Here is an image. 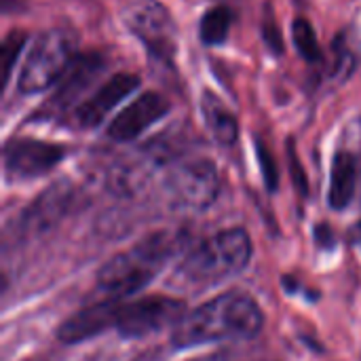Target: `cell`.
Instances as JSON below:
<instances>
[{
  "label": "cell",
  "instance_id": "1",
  "mask_svg": "<svg viewBox=\"0 0 361 361\" xmlns=\"http://www.w3.org/2000/svg\"><path fill=\"white\" fill-rule=\"evenodd\" d=\"M264 324V315L256 300L245 294L228 292L201 305L173 328V345L178 349L199 347L216 341L254 338Z\"/></svg>",
  "mask_w": 361,
  "mask_h": 361
},
{
  "label": "cell",
  "instance_id": "2",
  "mask_svg": "<svg viewBox=\"0 0 361 361\" xmlns=\"http://www.w3.org/2000/svg\"><path fill=\"white\" fill-rule=\"evenodd\" d=\"M176 247L178 243L171 235H152L106 262L97 275V283L112 296H129L140 292L159 275V271L173 256Z\"/></svg>",
  "mask_w": 361,
  "mask_h": 361
},
{
  "label": "cell",
  "instance_id": "3",
  "mask_svg": "<svg viewBox=\"0 0 361 361\" xmlns=\"http://www.w3.org/2000/svg\"><path fill=\"white\" fill-rule=\"evenodd\" d=\"M252 258V241L243 228H226L199 243L180 264L178 277L186 283L212 286L241 273Z\"/></svg>",
  "mask_w": 361,
  "mask_h": 361
},
{
  "label": "cell",
  "instance_id": "4",
  "mask_svg": "<svg viewBox=\"0 0 361 361\" xmlns=\"http://www.w3.org/2000/svg\"><path fill=\"white\" fill-rule=\"evenodd\" d=\"M76 40L70 32L49 30L34 40L19 74L23 93H40L59 82L74 63Z\"/></svg>",
  "mask_w": 361,
  "mask_h": 361
},
{
  "label": "cell",
  "instance_id": "5",
  "mask_svg": "<svg viewBox=\"0 0 361 361\" xmlns=\"http://www.w3.org/2000/svg\"><path fill=\"white\" fill-rule=\"evenodd\" d=\"M186 315V305L169 296L140 298L118 305L116 330L125 338H146L167 328H176Z\"/></svg>",
  "mask_w": 361,
  "mask_h": 361
},
{
  "label": "cell",
  "instance_id": "6",
  "mask_svg": "<svg viewBox=\"0 0 361 361\" xmlns=\"http://www.w3.org/2000/svg\"><path fill=\"white\" fill-rule=\"evenodd\" d=\"M123 19L154 57L169 59L176 53V25L161 2L133 0L125 6Z\"/></svg>",
  "mask_w": 361,
  "mask_h": 361
},
{
  "label": "cell",
  "instance_id": "7",
  "mask_svg": "<svg viewBox=\"0 0 361 361\" xmlns=\"http://www.w3.org/2000/svg\"><path fill=\"white\" fill-rule=\"evenodd\" d=\"M173 203L188 209H207L220 192V178L209 161H190L176 167L167 178Z\"/></svg>",
  "mask_w": 361,
  "mask_h": 361
},
{
  "label": "cell",
  "instance_id": "8",
  "mask_svg": "<svg viewBox=\"0 0 361 361\" xmlns=\"http://www.w3.org/2000/svg\"><path fill=\"white\" fill-rule=\"evenodd\" d=\"M66 150L57 144L40 140H13L4 148V167L11 178L30 180L51 171Z\"/></svg>",
  "mask_w": 361,
  "mask_h": 361
},
{
  "label": "cell",
  "instance_id": "9",
  "mask_svg": "<svg viewBox=\"0 0 361 361\" xmlns=\"http://www.w3.org/2000/svg\"><path fill=\"white\" fill-rule=\"evenodd\" d=\"M169 112V102L159 93H142L133 104L114 116L108 135L116 142H131Z\"/></svg>",
  "mask_w": 361,
  "mask_h": 361
},
{
  "label": "cell",
  "instance_id": "10",
  "mask_svg": "<svg viewBox=\"0 0 361 361\" xmlns=\"http://www.w3.org/2000/svg\"><path fill=\"white\" fill-rule=\"evenodd\" d=\"M140 85L135 74H116L102 89H97L87 102L76 108V123L80 127H97L125 97H129Z\"/></svg>",
  "mask_w": 361,
  "mask_h": 361
},
{
  "label": "cell",
  "instance_id": "11",
  "mask_svg": "<svg viewBox=\"0 0 361 361\" xmlns=\"http://www.w3.org/2000/svg\"><path fill=\"white\" fill-rule=\"evenodd\" d=\"M116 300L110 302H99L95 307H87L72 315L61 328H59V338L66 345H76L80 341L93 338L110 328L116 326V313H118Z\"/></svg>",
  "mask_w": 361,
  "mask_h": 361
},
{
  "label": "cell",
  "instance_id": "12",
  "mask_svg": "<svg viewBox=\"0 0 361 361\" xmlns=\"http://www.w3.org/2000/svg\"><path fill=\"white\" fill-rule=\"evenodd\" d=\"M99 68H102V61L95 55L74 59V63L70 66V70L61 78V85L55 93L53 104L59 108H68L74 99H78V95L85 91V87L97 76Z\"/></svg>",
  "mask_w": 361,
  "mask_h": 361
},
{
  "label": "cell",
  "instance_id": "13",
  "mask_svg": "<svg viewBox=\"0 0 361 361\" xmlns=\"http://www.w3.org/2000/svg\"><path fill=\"white\" fill-rule=\"evenodd\" d=\"M357 184V161L349 152H336L332 161V176H330V205L334 209H345L355 192Z\"/></svg>",
  "mask_w": 361,
  "mask_h": 361
},
{
  "label": "cell",
  "instance_id": "14",
  "mask_svg": "<svg viewBox=\"0 0 361 361\" xmlns=\"http://www.w3.org/2000/svg\"><path fill=\"white\" fill-rule=\"evenodd\" d=\"M201 110H203L205 123H207L212 135L216 137V142H220L224 146H231L237 142L239 123H237L235 114L214 93H205V97L201 102Z\"/></svg>",
  "mask_w": 361,
  "mask_h": 361
},
{
  "label": "cell",
  "instance_id": "15",
  "mask_svg": "<svg viewBox=\"0 0 361 361\" xmlns=\"http://www.w3.org/2000/svg\"><path fill=\"white\" fill-rule=\"evenodd\" d=\"M70 199H72V192H70V186L66 184H59L55 188H49L27 212V224L30 226H42L47 228L55 218H59L68 205H70Z\"/></svg>",
  "mask_w": 361,
  "mask_h": 361
},
{
  "label": "cell",
  "instance_id": "16",
  "mask_svg": "<svg viewBox=\"0 0 361 361\" xmlns=\"http://www.w3.org/2000/svg\"><path fill=\"white\" fill-rule=\"evenodd\" d=\"M233 25V11L228 6H214L201 19V40L205 44H220L226 40Z\"/></svg>",
  "mask_w": 361,
  "mask_h": 361
},
{
  "label": "cell",
  "instance_id": "17",
  "mask_svg": "<svg viewBox=\"0 0 361 361\" xmlns=\"http://www.w3.org/2000/svg\"><path fill=\"white\" fill-rule=\"evenodd\" d=\"M292 38H294V44L298 49V53L309 59V61H317L322 57V49H319V42H317V36H315V30L313 25L298 17L292 25Z\"/></svg>",
  "mask_w": 361,
  "mask_h": 361
},
{
  "label": "cell",
  "instance_id": "18",
  "mask_svg": "<svg viewBox=\"0 0 361 361\" xmlns=\"http://www.w3.org/2000/svg\"><path fill=\"white\" fill-rule=\"evenodd\" d=\"M25 36L23 34H13L4 40L2 44V66H4V82L8 80V72L15 63V57L19 55V49H23Z\"/></svg>",
  "mask_w": 361,
  "mask_h": 361
},
{
  "label": "cell",
  "instance_id": "19",
  "mask_svg": "<svg viewBox=\"0 0 361 361\" xmlns=\"http://www.w3.org/2000/svg\"><path fill=\"white\" fill-rule=\"evenodd\" d=\"M258 161H260V165H262V173H264V178H267L269 188H275V186H277V169H275V161H273L271 152L264 148V144H262V142H258Z\"/></svg>",
  "mask_w": 361,
  "mask_h": 361
}]
</instances>
